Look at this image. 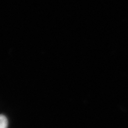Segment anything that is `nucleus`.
Returning <instances> with one entry per match:
<instances>
[{
  "label": "nucleus",
  "instance_id": "obj_1",
  "mask_svg": "<svg viewBox=\"0 0 128 128\" xmlns=\"http://www.w3.org/2000/svg\"><path fill=\"white\" fill-rule=\"evenodd\" d=\"M8 120L4 114H0V128H8Z\"/></svg>",
  "mask_w": 128,
  "mask_h": 128
}]
</instances>
